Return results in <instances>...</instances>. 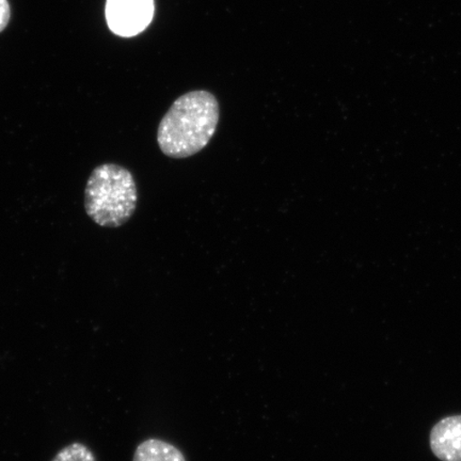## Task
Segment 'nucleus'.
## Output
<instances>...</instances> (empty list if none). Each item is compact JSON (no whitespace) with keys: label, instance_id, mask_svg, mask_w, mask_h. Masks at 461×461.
<instances>
[{"label":"nucleus","instance_id":"nucleus-5","mask_svg":"<svg viewBox=\"0 0 461 461\" xmlns=\"http://www.w3.org/2000/svg\"><path fill=\"white\" fill-rule=\"evenodd\" d=\"M132 461H186L181 449L158 438H149L137 447Z\"/></svg>","mask_w":461,"mask_h":461},{"label":"nucleus","instance_id":"nucleus-3","mask_svg":"<svg viewBox=\"0 0 461 461\" xmlns=\"http://www.w3.org/2000/svg\"><path fill=\"white\" fill-rule=\"evenodd\" d=\"M154 0H107L106 20L111 31L123 38L135 37L151 24Z\"/></svg>","mask_w":461,"mask_h":461},{"label":"nucleus","instance_id":"nucleus-7","mask_svg":"<svg viewBox=\"0 0 461 461\" xmlns=\"http://www.w3.org/2000/svg\"><path fill=\"white\" fill-rule=\"evenodd\" d=\"M10 5L8 0H0V32L5 31L10 21Z\"/></svg>","mask_w":461,"mask_h":461},{"label":"nucleus","instance_id":"nucleus-4","mask_svg":"<svg viewBox=\"0 0 461 461\" xmlns=\"http://www.w3.org/2000/svg\"><path fill=\"white\" fill-rule=\"evenodd\" d=\"M430 447L442 461H461V416L443 419L435 425Z\"/></svg>","mask_w":461,"mask_h":461},{"label":"nucleus","instance_id":"nucleus-2","mask_svg":"<svg viewBox=\"0 0 461 461\" xmlns=\"http://www.w3.org/2000/svg\"><path fill=\"white\" fill-rule=\"evenodd\" d=\"M137 202V185L130 170L103 164L92 171L85 188V210L97 226L122 227L135 214Z\"/></svg>","mask_w":461,"mask_h":461},{"label":"nucleus","instance_id":"nucleus-1","mask_svg":"<svg viewBox=\"0 0 461 461\" xmlns=\"http://www.w3.org/2000/svg\"><path fill=\"white\" fill-rule=\"evenodd\" d=\"M221 108L204 90L183 95L161 119L158 131L160 151L171 158H187L203 149L214 137Z\"/></svg>","mask_w":461,"mask_h":461},{"label":"nucleus","instance_id":"nucleus-6","mask_svg":"<svg viewBox=\"0 0 461 461\" xmlns=\"http://www.w3.org/2000/svg\"><path fill=\"white\" fill-rule=\"evenodd\" d=\"M51 461H97L94 452L84 443L73 442L60 449Z\"/></svg>","mask_w":461,"mask_h":461}]
</instances>
